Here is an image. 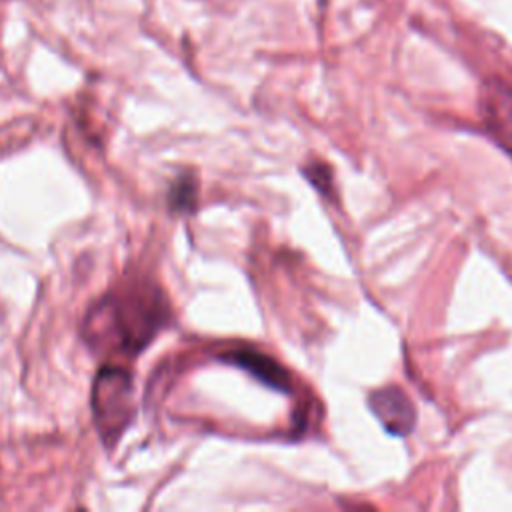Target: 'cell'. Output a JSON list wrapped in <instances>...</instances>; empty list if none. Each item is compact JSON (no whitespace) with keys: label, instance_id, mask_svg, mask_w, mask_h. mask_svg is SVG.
I'll return each mask as SVG.
<instances>
[{"label":"cell","instance_id":"obj_1","mask_svg":"<svg viewBox=\"0 0 512 512\" xmlns=\"http://www.w3.org/2000/svg\"><path fill=\"white\" fill-rule=\"evenodd\" d=\"M166 320V306L156 290H140L124 296H108L86 318V338L136 354Z\"/></svg>","mask_w":512,"mask_h":512},{"label":"cell","instance_id":"obj_2","mask_svg":"<svg viewBox=\"0 0 512 512\" xmlns=\"http://www.w3.org/2000/svg\"><path fill=\"white\" fill-rule=\"evenodd\" d=\"M132 394L134 386L128 370L116 366L100 368L92 386V410L104 444L112 446L130 424L134 414Z\"/></svg>","mask_w":512,"mask_h":512},{"label":"cell","instance_id":"obj_3","mask_svg":"<svg viewBox=\"0 0 512 512\" xmlns=\"http://www.w3.org/2000/svg\"><path fill=\"white\" fill-rule=\"evenodd\" d=\"M480 114L488 132L512 154V88L488 80L480 94Z\"/></svg>","mask_w":512,"mask_h":512},{"label":"cell","instance_id":"obj_4","mask_svg":"<svg viewBox=\"0 0 512 512\" xmlns=\"http://www.w3.org/2000/svg\"><path fill=\"white\" fill-rule=\"evenodd\" d=\"M368 406L386 432L406 436L416 424V408L408 394L398 386H384L370 394Z\"/></svg>","mask_w":512,"mask_h":512},{"label":"cell","instance_id":"obj_5","mask_svg":"<svg viewBox=\"0 0 512 512\" xmlns=\"http://www.w3.org/2000/svg\"><path fill=\"white\" fill-rule=\"evenodd\" d=\"M220 360L246 370L256 380H260L262 384H266L274 390L288 392L292 388V380H290V374L286 372V368L280 362H276L272 356H268L260 350L236 348V350H228V352L220 354Z\"/></svg>","mask_w":512,"mask_h":512},{"label":"cell","instance_id":"obj_6","mask_svg":"<svg viewBox=\"0 0 512 512\" xmlns=\"http://www.w3.org/2000/svg\"><path fill=\"white\" fill-rule=\"evenodd\" d=\"M196 202V184L192 178L182 176L170 190V206L174 210H192Z\"/></svg>","mask_w":512,"mask_h":512},{"label":"cell","instance_id":"obj_7","mask_svg":"<svg viewBox=\"0 0 512 512\" xmlns=\"http://www.w3.org/2000/svg\"><path fill=\"white\" fill-rule=\"evenodd\" d=\"M306 180L324 196H330L334 192V178H332V170L322 164V162H310L304 170Z\"/></svg>","mask_w":512,"mask_h":512}]
</instances>
